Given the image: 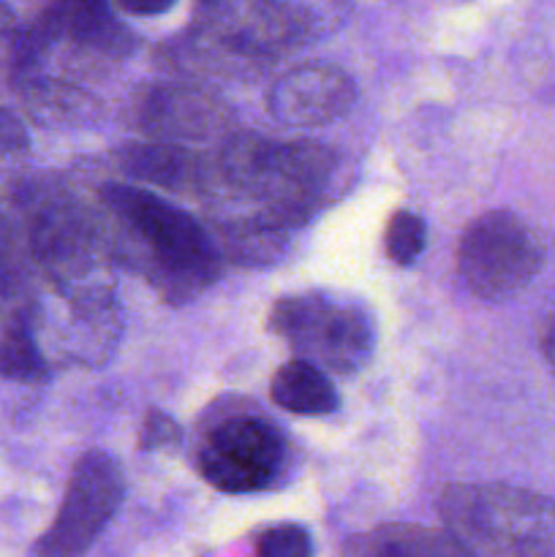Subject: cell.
<instances>
[{"label": "cell", "instance_id": "cell-1", "mask_svg": "<svg viewBox=\"0 0 555 557\" xmlns=\"http://www.w3.org/2000/svg\"><path fill=\"white\" fill-rule=\"evenodd\" d=\"M335 156L313 141H270L264 136H229L218 156V177L261 205L267 226L286 232L310 215L330 183Z\"/></svg>", "mask_w": 555, "mask_h": 557}, {"label": "cell", "instance_id": "cell-2", "mask_svg": "<svg viewBox=\"0 0 555 557\" xmlns=\"http://www.w3.org/2000/svg\"><path fill=\"white\" fill-rule=\"evenodd\" d=\"M439 511L466 557H555V500L547 495L511 484H452Z\"/></svg>", "mask_w": 555, "mask_h": 557}, {"label": "cell", "instance_id": "cell-3", "mask_svg": "<svg viewBox=\"0 0 555 557\" xmlns=\"http://www.w3.org/2000/svg\"><path fill=\"white\" fill-rule=\"evenodd\" d=\"M103 205L150 253V277L166 297H194L218 275L215 245L188 212L128 185H107Z\"/></svg>", "mask_w": 555, "mask_h": 557}, {"label": "cell", "instance_id": "cell-4", "mask_svg": "<svg viewBox=\"0 0 555 557\" xmlns=\"http://www.w3.org/2000/svg\"><path fill=\"white\" fill-rule=\"evenodd\" d=\"M544 248L515 212L493 210L468 223L457 245V272L479 299L515 297L539 275Z\"/></svg>", "mask_w": 555, "mask_h": 557}, {"label": "cell", "instance_id": "cell-5", "mask_svg": "<svg viewBox=\"0 0 555 557\" xmlns=\"http://www.w3.org/2000/svg\"><path fill=\"white\" fill-rule=\"evenodd\" d=\"M272 332L297 348L299 359L319 370L354 373L373 348V324L354 305L332 302L321 294H299L275 302L270 315Z\"/></svg>", "mask_w": 555, "mask_h": 557}, {"label": "cell", "instance_id": "cell-6", "mask_svg": "<svg viewBox=\"0 0 555 557\" xmlns=\"http://www.w3.org/2000/svg\"><path fill=\"white\" fill-rule=\"evenodd\" d=\"M125 484L118 462L103 451H87L76 460L65 484L54 522L33 547L30 557H82L107 531L123 504Z\"/></svg>", "mask_w": 555, "mask_h": 557}, {"label": "cell", "instance_id": "cell-7", "mask_svg": "<svg viewBox=\"0 0 555 557\" xmlns=\"http://www.w3.org/2000/svg\"><path fill=\"white\" fill-rule=\"evenodd\" d=\"M205 41L237 58H275L303 44L308 20L283 0H201Z\"/></svg>", "mask_w": 555, "mask_h": 557}, {"label": "cell", "instance_id": "cell-8", "mask_svg": "<svg viewBox=\"0 0 555 557\" xmlns=\"http://www.w3.org/2000/svg\"><path fill=\"white\" fill-rule=\"evenodd\" d=\"M283 438L270 422L237 413L212 428L199 451V471L223 493H256L267 487L283 460Z\"/></svg>", "mask_w": 555, "mask_h": 557}, {"label": "cell", "instance_id": "cell-9", "mask_svg": "<svg viewBox=\"0 0 555 557\" xmlns=\"http://www.w3.org/2000/svg\"><path fill=\"white\" fill-rule=\"evenodd\" d=\"M134 120L161 145L188 147L232 134V112L212 92L190 85H152L134 101Z\"/></svg>", "mask_w": 555, "mask_h": 557}, {"label": "cell", "instance_id": "cell-10", "mask_svg": "<svg viewBox=\"0 0 555 557\" xmlns=\"http://www.w3.org/2000/svg\"><path fill=\"white\" fill-rule=\"evenodd\" d=\"M357 87L343 69L305 63L286 71L270 90V114L288 128L326 125L354 107Z\"/></svg>", "mask_w": 555, "mask_h": 557}, {"label": "cell", "instance_id": "cell-11", "mask_svg": "<svg viewBox=\"0 0 555 557\" xmlns=\"http://www.w3.org/2000/svg\"><path fill=\"white\" fill-rule=\"evenodd\" d=\"M123 169L145 183L174 194H201L212 180V166L180 145H131L120 152Z\"/></svg>", "mask_w": 555, "mask_h": 557}, {"label": "cell", "instance_id": "cell-12", "mask_svg": "<svg viewBox=\"0 0 555 557\" xmlns=\"http://www.w3.org/2000/svg\"><path fill=\"white\" fill-rule=\"evenodd\" d=\"M351 557H466V553L444 528L395 522L357 539Z\"/></svg>", "mask_w": 555, "mask_h": 557}, {"label": "cell", "instance_id": "cell-13", "mask_svg": "<svg viewBox=\"0 0 555 557\" xmlns=\"http://www.w3.org/2000/svg\"><path fill=\"white\" fill-rule=\"evenodd\" d=\"M270 395L275 406L299 417H326L337 408V392L332 381L326 379L324 370L305 359H294L272 375Z\"/></svg>", "mask_w": 555, "mask_h": 557}, {"label": "cell", "instance_id": "cell-14", "mask_svg": "<svg viewBox=\"0 0 555 557\" xmlns=\"http://www.w3.org/2000/svg\"><path fill=\"white\" fill-rule=\"evenodd\" d=\"M0 375L25 384L44 375L41 351L22 315H11L5 324H0Z\"/></svg>", "mask_w": 555, "mask_h": 557}, {"label": "cell", "instance_id": "cell-15", "mask_svg": "<svg viewBox=\"0 0 555 557\" xmlns=\"http://www.w3.org/2000/svg\"><path fill=\"white\" fill-rule=\"evenodd\" d=\"M424 245H428V226L414 212H395L386 226V253L395 264L408 267L422 256Z\"/></svg>", "mask_w": 555, "mask_h": 557}, {"label": "cell", "instance_id": "cell-16", "mask_svg": "<svg viewBox=\"0 0 555 557\" xmlns=\"http://www.w3.org/2000/svg\"><path fill=\"white\" fill-rule=\"evenodd\" d=\"M313 544L305 528L275 525L264 531L256 544V557H310Z\"/></svg>", "mask_w": 555, "mask_h": 557}, {"label": "cell", "instance_id": "cell-17", "mask_svg": "<svg viewBox=\"0 0 555 557\" xmlns=\"http://www.w3.org/2000/svg\"><path fill=\"white\" fill-rule=\"evenodd\" d=\"M30 147V136L11 109L0 107V158L22 156Z\"/></svg>", "mask_w": 555, "mask_h": 557}, {"label": "cell", "instance_id": "cell-18", "mask_svg": "<svg viewBox=\"0 0 555 557\" xmlns=\"http://www.w3.org/2000/svg\"><path fill=\"white\" fill-rule=\"evenodd\" d=\"M180 438V428L174 424L172 417H163V413L152 411L147 413L145 428H141V449H158V446H166L172 441Z\"/></svg>", "mask_w": 555, "mask_h": 557}, {"label": "cell", "instance_id": "cell-19", "mask_svg": "<svg viewBox=\"0 0 555 557\" xmlns=\"http://www.w3.org/2000/svg\"><path fill=\"white\" fill-rule=\"evenodd\" d=\"M125 14H134V16H158V14H166V11L174 9L177 0H114Z\"/></svg>", "mask_w": 555, "mask_h": 557}, {"label": "cell", "instance_id": "cell-20", "mask_svg": "<svg viewBox=\"0 0 555 557\" xmlns=\"http://www.w3.org/2000/svg\"><path fill=\"white\" fill-rule=\"evenodd\" d=\"M14 41H16L14 14H11L9 5L0 0V47H3V44H11V47H14Z\"/></svg>", "mask_w": 555, "mask_h": 557}, {"label": "cell", "instance_id": "cell-21", "mask_svg": "<svg viewBox=\"0 0 555 557\" xmlns=\"http://www.w3.org/2000/svg\"><path fill=\"white\" fill-rule=\"evenodd\" d=\"M542 351H544V359H547V364L553 368V373H555V319L544 326Z\"/></svg>", "mask_w": 555, "mask_h": 557}]
</instances>
